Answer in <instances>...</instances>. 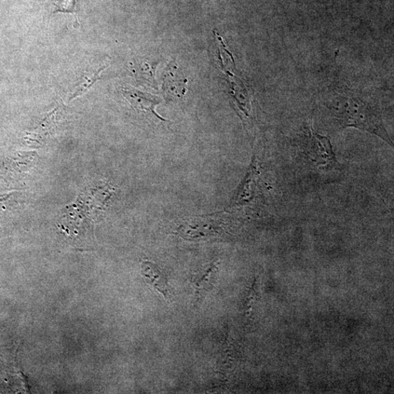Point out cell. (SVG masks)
Masks as SVG:
<instances>
[{
    "label": "cell",
    "mask_w": 394,
    "mask_h": 394,
    "mask_svg": "<svg viewBox=\"0 0 394 394\" xmlns=\"http://www.w3.org/2000/svg\"><path fill=\"white\" fill-rule=\"evenodd\" d=\"M260 173L257 160L253 157L246 178L241 183L235 196L234 201L235 205H247V204L250 203L253 199L258 181H259Z\"/></svg>",
    "instance_id": "cell-3"
},
{
    "label": "cell",
    "mask_w": 394,
    "mask_h": 394,
    "mask_svg": "<svg viewBox=\"0 0 394 394\" xmlns=\"http://www.w3.org/2000/svg\"><path fill=\"white\" fill-rule=\"evenodd\" d=\"M304 154L312 165L325 170L338 166V161L328 137L311 132L304 145Z\"/></svg>",
    "instance_id": "cell-2"
},
{
    "label": "cell",
    "mask_w": 394,
    "mask_h": 394,
    "mask_svg": "<svg viewBox=\"0 0 394 394\" xmlns=\"http://www.w3.org/2000/svg\"><path fill=\"white\" fill-rule=\"evenodd\" d=\"M216 270V265H212L206 271L199 279H197L195 282V289H196V301L197 303L201 300L204 294L207 293L212 287L213 283V276Z\"/></svg>",
    "instance_id": "cell-6"
},
{
    "label": "cell",
    "mask_w": 394,
    "mask_h": 394,
    "mask_svg": "<svg viewBox=\"0 0 394 394\" xmlns=\"http://www.w3.org/2000/svg\"><path fill=\"white\" fill-rule=\"evenodd\" d=\"M75 0H57L55 3L56 10L53 12H68L75 15Z\"/></svg>",
    "instance_id": "cell-8"
},
{
    "label": "cell",
    "mask_w": 394,
    "mask_h": 394,
    "mask_svg": "<svg viewBox=\"0 0 394 394\" xmlns=\"http://www.w3.org/2000/svg\"><path fill=\"white\" fill-rule=\"evenodd\" d=\"M104 68H101L100 71H90L84 75V80L82 82L78 84V88L76 89L75 91L73 94L72 99H74L80 95L84 93L87 92L89 88L96 81L100 78L99 77L100 73L103 71Z\"/></svg>",
    "instance_id": "cell-7"
},
{
    "label": "cell",
    "mask_w": 394,
    "mask_h": 394,
    "mask_svg": "<svg viewBox=\"0 0 394 394\" xmlns=\"http://www.w3.org/2000/svg\"><path fill=\"white\" fill-rule=\"evenodd\" d=\"M131 103L138 109L143 111L152 113L155 117L159 118L161 120H165L164 118L159 116L155 112V107L160 103L156 98H153L151 95H147L141 93H130V97H128Z\"/></svg>",
    "instance_id": "cell-5"
},
{
    "label": "cell",
    "mask_w": 394,
    "mask_h": 394,
    "mask_svg": "<svg viewBox=\"0 0 394 394\" xmlns=\"http://www.w3.org/2000/svg\"><path fill=\"white\" fill-rule=\"evenodd\" d=\"M141 274L145 280L166 298H170L166 276L157 265L152 262L143 261L141 264Z\"/></svg>",
    "instance_id": "cell-4"
},
{
    "label": "cell",
    "mask_w": 394,
    "mask_h": 394,
    "mask_svg": "<svg viewBox=\"0 0 394 394\" xmlns=\"http://www.w3.org/2000/svg\"><path fill=\"white\" fill-rule=\"evenodd\" d=\"M325 107L339 126L370 132L393 147L382 116L360 98L348 91L332 93L325 102Z\"/></svg>",
    "instance_id": "cell-1"
}]
</instances>
